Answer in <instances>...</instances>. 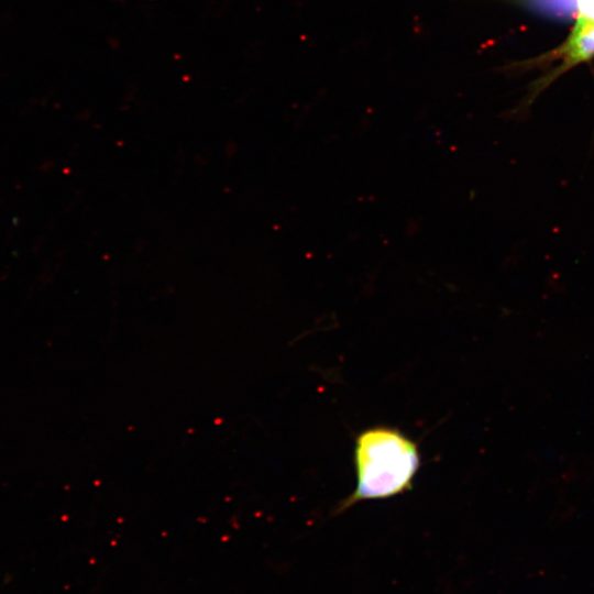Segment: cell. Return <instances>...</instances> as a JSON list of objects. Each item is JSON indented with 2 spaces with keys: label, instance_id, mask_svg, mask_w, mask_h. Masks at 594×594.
I'll use <instances>...</instances> for the list:
<instances>
[{
  "label": "cell",
  "instance_id": "1",
  "mask_svg": "<svg viewBox=\"0 0 594 594\" xmlns=\"http://www.w3.org/2000/svg\"><path fill=\"white\" fill-rule=\"evenodd\" d=\"M354 491L334 508L339 515L363 501L385 499L411 490L420 468L418 443L402 430L375 426L355 438Z\"/></svg>",
  "mask_w": 594,
  "mask_h": 594
},
{
  "label": "cell",
  "instance_id": "2",
  "mask_svg": "<svg viewBox=\"0 0 594 594\" xmlns=\"http://www.w3.org/2000/svg\"><path fill=\"white\" fill-rule=\"evenodd\" d=\"M576 22L561 48L560 72L594 57V0H576Z\"/></svg>",
  "mask_w": 594,
  "mask_h": 594
}]
</instances>
